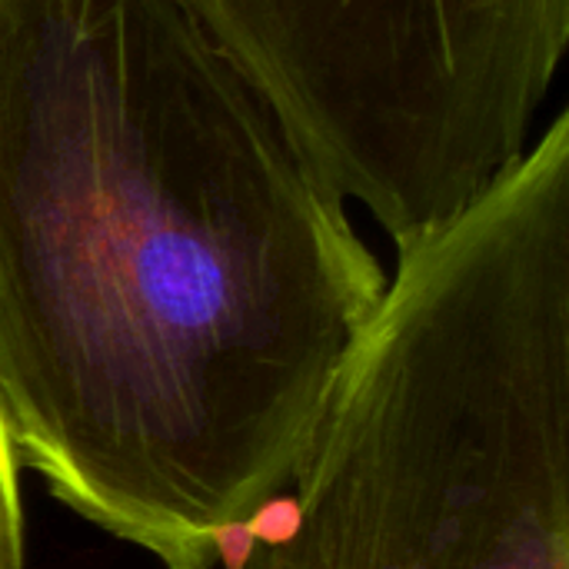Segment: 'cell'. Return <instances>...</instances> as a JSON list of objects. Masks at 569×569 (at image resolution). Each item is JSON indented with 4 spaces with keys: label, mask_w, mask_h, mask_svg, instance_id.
<instances>
[{
    "label": "cell",
    "mask_w": 569,
    "mask_h": 569,
    "mask_svg": "<svg viewBox=\"0 0 569 569\" xmlns=\"http://www.w3.org/2000/svg\"><path fill=\"white\" fill-rule=\"evenodd\" d=\"M387 273L197 0H0V413L163 569L290 480Z\"/></svg>",
    "instance_id": "1"
},
{
    "label": "cell",
    "mask_w": 569,
    "mask_h": 569,
    "mask_svg": "<svg viewBox=\"0 0 569 569\" xmlns=\"http://www.w3.org/2000/svg\"><path fill=\"white\" fill-rule=\"evenodd\" d=\"M167 569H569V110L397 250L290 480Z\"/></svg>",
    "instance_id": "2"
},
{
    "label": "cell",
    "mask_w": 569,
    "mask_h": 569,
    "mask_svg": "<svg viewBox=\"0 0 569 569\" xmlns=\"http://www.w3.org/2000/svg\"><path fill=\"white\" fill-rule=\"evenodd\" d=\"M197 3L397 250L520 163L569 43V0Z\"/></svg>",
    "instance_id": "3"
},
{
    "label": "cell",
    "mask_w": 569,
    "mask_h": 569,
    "mask_svg": "<svg viewBox=\"0 0 569 569\" xmlns=\"http://www.w3.org/2000/svg\"><path fill=\"white\" fill-rule=\"evenodd\" d=\"M20 460L0 413V569H23V503Z\"/></svg>",
    "instance_id": "4"
}]
</instances>
